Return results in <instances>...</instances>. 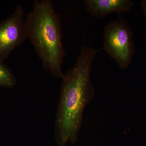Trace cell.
<instances>
[{
  "label": "cell",
  "instance_id": "6da1fadb",
  "mask_svg": "<svg viewBox=\"0 0 146 146\" xmlns=\"http://www.w3.org/2000/svg\"><path fill=\"white\" fill-rule=\"evenodd\" d=\"M98 51L84 46L75 64L61 79L54 131L60 146H65L69 142L74 143L78 139L84 109L95 96L91 75Z\"/></svg>",
  "mask_w": 146,
  "mask_h": 146
},
{
  "label": "cell",
  "instance_id": "7a4b0ae2",
  "mask_svg": "<svg viewBox=\"0 0 146 146\" xmlns=\"http://www.w3.org/2000/svg\"><path fill=\"white\" fill-rule=\"evenodd\" d=\"M29 39L45 70L62 79V65L66 52L62 42L60 16L49 0H36L25 22Z\"/></svg>",
  "mask_w": 146,
  "mask_h": 146
},
{
  "label": "cell",
  "instance_id": "3957f363",
  "mask_svg": "<svg viewBox=\"0 0 146 146\" xmlns=\"http://www.w3.org/2000/svg\"><path fill=\"white\" fill-rule=\"evenodd\" d=\"M104 50L120 68L127 69L132 63L135 52L133 33L126 22L112 21L104 30Z\"/></svg>",
  "mask_w": 146,
  "mask_h": 146
},
{
  "label": "cell",
  "instance_id": "277c9868",
  "mask_svg": "<svg viewBox=\"0 0 146 146\" xmlns=\"http://www.w3.org/2000/svg\"><path fill=\"white\" fill-rule=\"evenodd\" d=\"M25 13L19 4L10 16L0 23V61L4 63L27 39Z\"/></svg>",
  "mask_w": 146,
  "mask_h": 146
},
{
  "label": "cell",
  "instance_id": "5b68a950",
  "mask_svg": "<svg viewBox=\"0 0 146 146\" xmlns=\"http://www.w3.org/2000/svg\"><path fill=\"white\" fill-rule=\"evenodd\" d=\"M86 9L93 17L104 18L114 12L129 11L133 5L131 0H85Z\"/></svg>",
  "mask_w": 146,
  "mask_h": 146
},
{
  "label": "cell",
  "instance_id": "8992f818",
  "mask_svg": "<svg viewBox=\"0 0 146 146\" xmlns=\"http://www.w3.org/2000/svg\"><path fill=\"white\" fill-rule=\"evenodd\" d=\"M17 83L16 76L4 63L0 61V87L11 89Z\"/></svg>",
  "mask_w": 146,
  "mask_h": 146
},
{
  "label": "cell",
  "instance_id": "52a82bcc",
  "mask_svg": "<svg viewBox=\"0 0 146 146\" xmlns=\"http://www.w3.org/2000/svg\"><path fill=\"white\" fill-rule=\"evenodd\" d=\"M141 6L146 19V0L141 1Z\"/></svg>",
  "mask_w": 146,
  "mask_h": 146
}]
</instances>
